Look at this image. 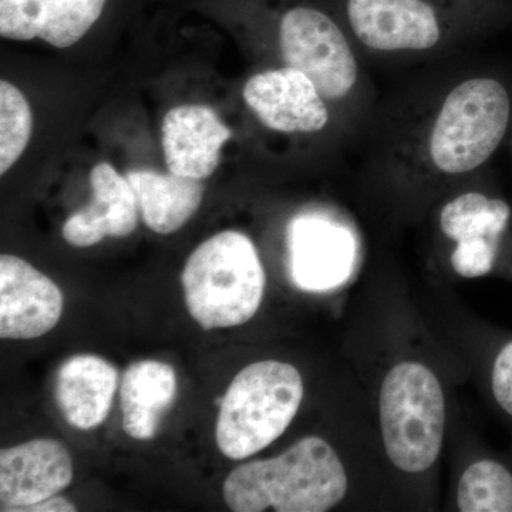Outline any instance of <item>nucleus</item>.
Here are the masks:
<instances>
[{"label": "nucleus", "instance_id": "nucleus-1", "mask_svg": "<svg viewBox=\"0 0 512 512\" xmlns=\"http://www.w3.org/2000/svg\"><path fill=\"white\" fill-rule=\"evenodd\" d=\"M416 117L393 138L384 164L410 183L446 187L480 174L510 136L512 90L497 74H466Z\"/></svg>", "mask_w": 512, "mask_h": 512}, {"label": "nucleus", "instance_id": "nucleus-2", "mask_svg": "<svg viewBox=\"0 0 512 512\" xmlns=\"http://www.w3.org/2000/svg\"><path fill=\"white\" fill-rule=\"evenodd\" d=\"M279 66L305 73L350 127L369 106L360 52L335 0H276Z\"/></svg>", "mask_w": 512, "mask_h": 512}, {"label": "nucleus", "instance_id": "nucleus-3", "mask_svg": "<svg viewBox=\"0 0 512 512\" xmlns=\"http://www.w3.org/2000/svg\"><path fill=\"white\" fill-rule=\"evenodd\" d=\"M349 487V471L336 448L308 436L279 456L232 470L222 494L235 512H325L345 500Z\"/></svg>", "mask_w": 512, "mask_h": 512}, {"label": "nucleus", "instance_id": "nucleus-4", "mask_svg": "<svg viewBox=\"0 0 512 512\" xmlns=\"http://www.w3.org/2000/svg\"><path fill=\"white\" fill-rule=\"evenodd\" d=\"M357 49L382 57L431 55L463 37L505 28L456 0H335Z\"/></svg>", "mask_w": 512, "mask_h": 512}, {"label": "nucleus", "instance_id": "nucleus-5", "mask_svg": "<svg viewBox=\"0 0 512 512\" xmlns=\"http://www.w3.org/2000/svg\"><path fill=\"white\" fill-rule=\"evenodd\" d=\"M185 305L204 330L234 328L261 308L266 275L252 239L222 231L202 242L181 275Z\"/></svg>", "mask_w": 512, "mask_h": 512}, {"label": "nucleus", "instance_id": "nucleus-6", "mask_svg": "<svg viewBox=\"0 0 512 512\" xmlns=\"http://www.w3.org/2000/svg\"><path fill=\"white\" fill-rule=\"evenodd\" d=\"M447 404L436 373L403 360L383 377L379 424L384 453L404 474L427 473L439 460L446 437Z\"/></svg>", "mask_w": 512, "mask_h": 512}, {"label": "nucleus", "instance_id": "nucleus-7", "mask_svg": "<svg viewBox=\"0 0 512 512\" xmlns=\"http://www.w3.org/2000/svg\"><path fill=\"white\" fill-rule=\"evenodd\" d=\"M301 372L281 360H259L229 384L217 421V444L231 460H245L278 440L301 409Z\"/></svg>", "mask_w": 512, "mask_h": 512}, {"label": "nucleus", "instance_id": "nucleus-8", "mask_svg": "<svg viewBox=\"0 0 512 512\" xmlns=\"http://www.w3.org/2000/svg\"><path fill=\"white\" fill-rule=\"evenodd\" d=\"M511 225L510 202L493 191L471 187L448 198L440 208L439 229L453 245L451 269L463 279L490 275L500 265Z\"/></svg>", "mask_w": 512, "mask_h": 512}, {"label": "nucleus", "instance_id": "nucleus-9", "mask_svg": "<svg viewBox=\"0 0 512 512\" xmlns=\"http://www.w3.org/2000/svg\"><path fill=\"white\" fill-rule=\"evenodd\" d=\"M242 97L258 123L282 136L326 133L342 117L305 73L276 66L245 82Z\"/></svg>", "mask_w": 512, "mask_h": 512}, {"label": "nucleus", "instance_id": "nucleus-10", "mask_svg": "<svg viewBox=\"0 0 512 512\" xmlns=\"http://www.w3.org/2000/svg\"><path fill=\"white\" fill-rule=\"evenodd\" d=\"M289 272L306 292H326L348 279L356 259L352 232L320 212L296 215L288 225Z\"/></svg>", "mask_w": 512, "mask_h": 512}, {"label": "nucleus", "instance_id": "nucleus-11", "mask_svg": "<svg viewBox=\"0 0 512 512\" xmlns=\"http://www.w3.org/2000/svg\"><path fill=\"white\" fill-rule=\"evenodd\" d=\"M63 305V293L49 276L19 256H0V338L46 335L62 318Z\"/></svg>", "mask_w": 512, "mask_h": 512}, {"label": "nucleus", "instance_id": "nucleus-12", "mask_svg": "<svg viewBox=\"0 0 512 512\" xmlns=\"http://www.w3.org/2000/svg\"><path fill=\"white\" fill-rule=\"evenodd\" d=\"M73 480V461L59 441L36 439L0 453V510L23 512L55 497Z\"/></svg>", "mask_w": 512, "mask_h": 512}, {"label": "nucleus", "instance_id": "nucleus-13", "mask_svg": "<svg viewBox=\"0 0 512 512\" xmlns=\"http://www.w3.org/2000/svg\"><path fill=\"white\" fill-rule=\"evenodd\" d=\"M109 0H0V36L66 49L99 22Z\"/></svg>", "mask_w": 512, "mask_h": 512}, {"label": "nucleus", "instance_id": "nucleus-14", "mask_svg": "<svg viewBox=\"0 0 512 512\" xmlns=\"http://www.w3.org/2000/svg\"><path fill=\"white\" fill-rule=\"evenodd\" d=\"M232 133L207 106L184 104L165 114L161 146L168 171L192 180H207L217 170L221 151Z\"/></svg>", "mask_w": 512, "mask_h": 512}, {"label": "nucleus", "instance_id": "nucleus-15", "mask_svg": "<svg viewBox=\"0 0 512 512\" xmlns=\"http://www.w3.org/2000/svg\"><path fill=\"white\" fill-rule=\"evenodd\" d=\"M90 185L92 202L64 222V241L72 247L89 248L107 237L133 234L140 210L126 175L117 173L109 163L96 164L90 171Z\"/></svg>", "mask_w": 512, "mask_h": 512}, {"label": "nucleus", "instance_id": "nucleus-16", "mask_svg": "<svg viewBox=\"0 0 512 512\" xmlns=\"http://www.w3.org/2000/svg\"><path fill=\"white\" fill-rule=\"evenodd\" d=\"M117 387L119 372L106 359L72 356L57 373V404L74 429L93 430L109 417Z\"/></svg>", "mask_w": 512, "mask_h": 512}, {"label": "nucleus", "instance_id": "nucleus-17", "mask_svg": "<svg viewBox=\"0 0 512 512\" xmlns=\"http://www.w3.org/2000/svg\"><path fill=\"white\" fill-rule=\"evenodd\" d=\"M177 375L170 365L158 360L133 363L120 386L123 429L136 440H151L163 414L177 396Z\"/></svg>", "mask_w": 512, "mask_h": 512}, {"label": "nucleus", "instance_id": "nucleus-18", "mask_svg": "<svg viewBox=\"0 0 512 512\" xmlns=\"http://www.w3.org/2000/svg\"><path fill=\"white\" fill-rule=\"evenodd\" d=\"M126 177L144 224L157 234H174L201 207L205 185L200 180L153 170H131Z\"/></svg>", "mask_w": 512, "mask_h": 512}, {"label": "nucleus", "instance_id": "nucleus-19", "mask_svg": "<svg viewBox=\"0 0 512 512\" xmlns=\"http://www.w3.org/2000/svg\"><path fill=\"white\" fill-rule=\"evenodd\" d=\"M456 503L463 512H512V468L495 458L474 461L458 480Z\"/></svg>", "mask_w": 512, "mask_h": 512}, {"label": "nucleus", "instance_id": "nucleus-20", "mask_svg": "<svg viewBox=\"0 0 512 512\" xmlns=\"http://www.w3.org/2000/svg\"><path fill=\"white\" fill-rule=\"evenodd\" d=\"M33 116L28 100L18 87L0 82V174L5 175L28 147Z\"/></svg>", "mask_w": 512, "mask_h": 512}, {"label": "nucleus", "instance_id": "nucleus-21", "mask_svg": "<svg viewBox=\"0 0 512 512\" xmlns=\"http://www.w3.org/2000/svg\"><path fill=\"white\" fill-rule=\"evenodd\" d=\"M488 384L494 403L512 421V338L500 346L491 360Z\"/></svg>", "mask_w": 512, "mask_h": 512}, {"label": "nucleus", "instance_id": "nucleus-22", "mask_svg": "<svg viewBox=\"0 0 512 512\" xmlns=\"http://www.w3.org/2000/svg\"><path fill=\"white\" fill-rule=\"evenodd\" d=\"M500 19L507 26H512V0H456Z\"/></svg>", "mask_w": 512, "mask_h": 512}, {"label": "nucleus", "instance_id": "nucleus-23", "mask_svg": "<svg viewBox=\"0 0 512 512\" xmlns=\"http://www.w3.org/2000/svg\"><path fill=\"white\" fill-rule=\"evenodd\" d=\"M77 511L76 505L70 503L64 497H50L40 503L30 505L23 512H73Z\"/></svg>", "mask_w": 512, "mask_h": 512}, {"label": "nucleus", "instance_id": "nucleus-24", "mask_svg": "<svg viewBox=\"0 0 512 512\" xmlns=\"http://www.w3.org/2000/svg\"><path fill=\"white\" fill-rule=\"evenodd\" d=\"M501 261H507L508 264L512 266V237H508L507 242H505V247L503 251V256H501Z\"/></svg>", "mask_w": 512, "mask_h": 512}, {"label": "nucleus", "instance_id": "nucleus-25", "mask_svg": "<svg viewBox=\"0 0 512 512\" xmlns=\"http://www.w3.org/2000/svg\"><path fill=\"white\" fill-rule=\"evenodd\" d=\"M510 136H511V144H512V130H511V134H510Z\"/></svg>", "mask_w": 512, "mask_h": 512}]
</instances>
